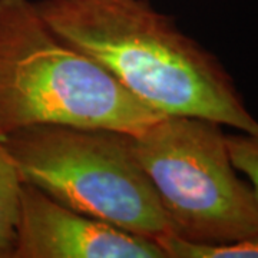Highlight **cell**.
I'll return each instance as SVG.
<instances>
[{
  "label": "cell",
  "instance_id": "1",
  "mask_svg": "<svg viewBox=\"0 0 258 258\" xmlns=\"http://www.w3.org/2000/svg\"><path fill=\"white\" fill-rule=\"evenodd\" d=\"M59 36L159 115L257 132L227 68L149 0H37Z\"/></svg>",
  "mask_w": 258,
  "mask_h": 258
},
{
  "label": "cell",
  "instance_id": "2",
  "mask_svg": "<svg viewBox=\"0 0 258 258\" xmlns=\"http://www.w3.org/2000/svg\"><path fill=\"white\" fill-rule=\"evenodd\" d=\"M162 115L49 26L33 0H0V137L35 125L137 135Z\"/></svg>",
  "mask_w": 258,
  "mask_h": 258
},
{
  "label": "cell",
  "instance_id": "3",
  "mask_svg": "<svg viewBox=\"0 0 258 258\" xmlns=\"http://www.w3.org/2000/svg\"><path fill=\"white\" fill-rule=\"evenodd\" d=\"M3 142L22 182L64 207L155 241L171 235L131 134L35 125L10 132Z\"/></svg>",
  "mask_w": 258,
  "mask_h": 258
},
{
  "label": "cell",
  "instance_id": "4",
  "mask_svg": "<svg viewBox=\"0 0 258 258\" xmlns=\"http://www.w3.org/2000/svg\"><path fill=\"white\" fill-rule=\"evenodd\" d=\"M132 138L171 235L195 244H224L257 232V201L232 165L221 123L165 115Z\"/></svg>",
  "mask_w": 258,
  "mask_h": 258
},
{
  "label": "cell",
  "instance_id": "5",
  "mask_svg": "<svg viewBox=\"0 0 258 258\" xmlns=\"http://www.w3.org/2000/svg\"><path fill=\"white\" fill-rule=\"evenodd\" d=\"M10 258H166L157 241L74 211L22 182Z\"/></svg>",
  "mask_w": 258,
  "mask_h": 258
},
{
  "label": "cell",
  "instance_id": "6",
  "mask_svg": "<svg viewBox=\"0 0 258 258\" xmlns=\"http://www.w3.org/2000/svg\"><path fill=\"white\" fill-rule=\"evenodd\" d=\"M22 179L0 137V258H10L18 221Z\"/></svg>",
  "mask_w": 258,
  "mask_h": 258
},
{
  "label": "cell",
  "instance_id": "7",
  "mask_svg": "<svg viewBox=\"0 0 258 258\" xmlns=\"http://www.w3.org/2000/svg\"><path fill=\"white\" fill-rule=\"evenodd\" d=\"M166 258H258V231L224 244H195L166 235L157 240Z\"/></svg>",
  "mask_w": 258,
  "mask_h": 258
},
{
  "label": "cell",
  "instance_id": "8",
  "mask_svg": "<svg viewBox=\"0 0 258 258\" xmlns=\"http://www.w3.org/2000/svg\"><path fill=\"white\" fill-rule=\"evenodd\" d=\"M227 145L232 165L247 178L258 205V131L227 135Z\"/></svg>",
  "mask_w": 258,
  "mask_h": 258
}]
</instances>
